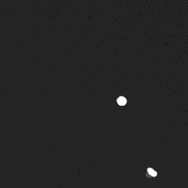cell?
<instances>
[{"label":"cell","instance_id":"cell-1","mask_svg":"<svg viewBox=\"0 0 188 188\" xmlns=\"http://www.w3.org/2000/svg\"><path fill=\"white\" fill-rule=\"evenodd\" d=\"M117 102L119 105L124 106L126 104L127 100L123 97H120L118 98V99L117 100Z\"/></svg>","mask_w":188,"mask_h":188},{"label":"cell","instance_id":"cell-2","mask_svg":"<svg viewBox=\"0 0 188 188\" xmlns=\"http://www.w3.org/2000/svg\"><path fill=\"white\" fill-rule=\"evenodd\" d=\"M148 172H149L151 176H154V177H155L157 175V173L154 170H153L152 169H151V168H149L148 169Z\"/></svg>","mask_w":188,"mask_h":188}]
</instances>
